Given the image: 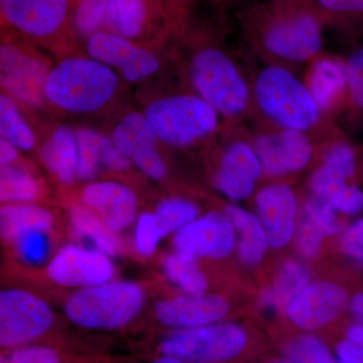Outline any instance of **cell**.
I'll return each mask as SVG.
<instances>
[{"mask_svg":"<svg viewBox=\"0 0 363 363\" xmlns=\"http://www.w3.org/2000/svg\"><path fill=\"white\" fill-rule=\"evenodd\" d=\"M100 159H101V166L108 171L116 172V173H123L130 168L131 162L123 152L117 149L116 145L111 138L106 136H102L101 152H100Z\"/></svg>","mask_w":363,"mask_h":363,"instance_id":"7bdbcfd3","label":"cell"},{"mask_svg":"<svg viewBox=\"0 0 363 363\" xmlns=\"http://www.w3.org/2000/svg\"><path fill=\"white\" fill-rule=\"evenodd\" d=\"M346 87L345 66L340 62L323 59L313 66L309 90L320 108H327L333 104Z\"/></svg>","mask_w":363,"mask_h":363,"instance_id":"484cf974","label":"cell"},{"mask_svg":"<svg viewBox=\"0 0 363 363\" xmlns=\"http://www.w3.org/2000/svg\"><path fill=\"white\" fill-rule=\"evenodd\" d=\"M350 308L353 316L359 321L363 317V292L357 293L350 298Z\"/></svg>","mask_w":363,"mask_h":363,"instance_id":"7dc6e473","label":"cell"},{"mask_svg":"<svg viewBox=\"0 0 363 363\" xmlns=\"http://www.w3.org/2000/svg\"><path fill=\"white\" fill-rule=\"evenodd\" d=\"M322 6L335 11L345 13H362L363 0H320Z\"/></svg>","mask_w":363,"mask_h":363,"instance_id":"f6af8a7d","label":"cell"},{"mask_svg":"<svg viewBox=\"0 0 363 363\" xmlns=\"http://www.w3.org/2000/svg\"><path fill=\"white\" fill-rule=\"evenodd\" d=\"M54 216L45 208L37 205L6 204L0 210V231L11 243L20 234L30 230L51 231Z\"/></svg>","mask_w":363,"mask_h":363,"instance_id":"d4e9b609","label":"cell"},{"mask_svg":"<svg viewBox=\"0 0 363 363\" xmlns=\"http://www.w3.org/2000/svg\"><path fill=\"white\" fill-rule=\"evenodd\" d=\"M111 259L94 248L70 243L55 253L45 271L56 285L80 290L112 281L116 266Z\"/></svg>","mask_w":363,"mask_h":363,"instance_id":"ba28073f","label":"cell"},{"mask_svg":"<svg viewBox=\"0 0 363 363\" xmlns=\"http://www.w3.org/2000/svg\"><path fill=\"white\" fill-rule=\"evenodd\" d=\"M198 260L174 252L162 262L164 276L184 293H205L208 279L198 266Z\"/></svg>","mask_w":363,"mask_h":363,"instance_id":"f1b7e54d","label":"cell"},{"mask_svg":"<svg viewBox=\"0 0 363 363\" xmlns=\"http://www.w3.org/2000/svg\"><path fill=\"white\" fill-rule=\"evenodd\" d=\"M345 72L351 101L363 111V48L350 55L345 64Z\"/></svg>","mask_w":363,"mask_h":363,"instance_id":"60d3db41","label":"cell"},{"mask_svg":"<svg viewBox=\"0 0 363 363\" xmlns=\"http://www.w3.org/2000/svg\"><path fill=\"white\" fill-rule=\"evenodd\" d=\"M0 1H1V4H4V1H6V0H0Z\"/></svg>","mask_w":363,"mask_h":363,"instance_id":"816d5d0a","label":"cell"},{"mask_svg":"<svg viewBox=\"0 0 363 363\" xmlns=\"http://www.w3.org/2000/svg\"><path fill=\"white\" fill-rule=\"evenodd\" d=\"M248 346L250 335L240 325L217 322L169 332L157 350L188 363H230L242 357Z\"/></svg>","mask_w":363,"mask_h":363,"instance_id":"3957f363","label":"cell"},{"mask_svg":"<svg viewBox=\"0 0 363 363\" xmlns=\"http://www.w3.org/2000/svg\"><path fill=\"white\" fill-rule=\"evenodd\" d=\"M55 324L51 306L23 289H6L0 293V346L9 350L33 344Z\"/></svg>","mask_w":363,"mask_h":363,"instance_id":"52a82bcc","label":"cell"},{"mask_svg":"<svg viewBox=\"0 0 363 363\" xmlns=\"http://www.w3.org/2000/svg\"><path fill=\"white\" fill-rule=\"evenodd\" d=\"M264 363H290L286 362V360H272V362H264Z\"/></svg>","mask_w":363,"mask_h":363,"instance_id":"681fc988","label":"cell"},{"mask_svg":"<svg viewBox=\"0 0 363 363\" xmlns=\"http://www.w3.org/2000/svg\"><path fill=\"white\" fill-rule=\"evenodd\" d=\"M81 199L113 233L130 227L136 219L138 199L128 186L116 181H97L83 189Z\"/></svg>","mask_w":363,"mask_h":363,"instance_id":"9a60e30c","label":"cell"},{"mask_svg":"<svg viewBox=\"0 0 363 363\" xmlns=\"http://www.w3.org/2000/svg\"><path fill=\"white\" fill-rule=\"evenodd\" d=\"M72 233L79 240L87 243L86 247L116 257L121 255V243L116 233L111 231L92 210L83 205L72 208L69 214Z\"/></svg>","mask_w":363,"mask_h":363,"instance_id":"cb8c5ba5","label":"cell"},{"mask_svg":"<svg viewBox=\"0 0 363 363\" xmlns=\"http://www.w3.org/2000/svg\"><path fill=\"white\" fill-rule=\"evenodd\" d=\"M150 363H188L179 358L169 357V355L159 354L154 359L150 360Z\"/></svg>","mask_w":363,"mask_h":363,"instance_id":"c3c4849f","label":"cell"},{"mask_svg":"<svg viewBox=\"0 0 363 363\" xmlns=\"http://www.w3.org/2000/svg\"><path fill=\"white\" fill-rule=\"evenodd\" d=\"M40 192V182L26 169L13 166L0 169V200L4 204H26Z\"/></svg>","mask_w":363,"mask_h":363,"instance_id":"f546056e","label":"cell"},{"mask_svg":"<svg viewBox=\"0 0 363 363\" xmlns=\"http://www.w3.org/2000/svg\"><path fill=\"white\" fill-rule=\"evenodd\" d=\"M166 238L156 214L143 212L136 219L133 243L138 255L150 257L157 252L162 238Z\"/></svg>","mask_w":363,"mask_h":363,"instance_id":"8d00e7d4","label":"cell"},{"mask_svg":"<svg viewBox=\"0 0 363 363\" xmlns=\"http://www.w3.org/2000/svg\"><path fill=\"white\" fill-rule=\"evenodd\" d=\"M191 78L203 99L215 111L236 116L247 107V86L223 52L207 49L196 55L191 66Z\"/></svg>","mask_w":363,"mask_h":363,"instance_id":"8992f818","label":"cell"},{"mask_svg":"<svg viewBox=\"0 0 363 363\" xmlns=\"http://www.w3.org/2000/svg\"><path fill=\"white\" fill-rule=\"evenodd\" d=\"M40 161L45 168L63 184L77 179L78 145L76 131L60 126L42 145Z\"/></svg>","mask_w":363,"mask_h":363,"instance_id":"44dd1931","label":"cell"},{"mask_svg":"<svg viewBox=\"0 0 363 363\" xmlns=\"http://www.w3.org/2000/svg\"><path fill=\"white\" fill-rule=\"evenodd\" d=\"M145 302L143 286L130 281H109L80 289L64 305L69 321L80 328L111 331L135 319Z\"/></svg>","mask_w":363,"mask_h":363,"instance_id":"6da1fadb","label":"cell"},{"mask_svg":"<svg viewBox=\"0 0 363 363\" xmlns=\"http://www.w3.org/2000/svg\"><path fill=\"white\" fill-rule=\"evenodd\" d=\"M255 206L269 245L281 248L288 245L297 223L298 203L292 189L284 184L267 186L257 194Z\"/></svg>","mask_w":363,"mask_h":363,"instance_id":"2e32d148","label":"cell"},{"mask_svg":"<svg viewBox=\"0 0 363 363\" xmlns=\"http://www.w3.org/2000/svg\"><path fill=\"white\" fill-rule=\"evenodd\" d=\"M69 0H6L2 16L9 25L33 37H47L61 28Z\"/></svg>","mask_w":363,"mask_h":363,"instance_id":"ffe728a7","label":"cell"},{"mask_svg":"<svg viewBox=\"0 0 363 363\" xmlns=\"http://www.w3.org/2000/svg\"><path fill=\"white\" fill-rule=\"evenodd\" d=\"M0 133L1 138L13 145L18 150H30L35 138L28 124L23 118L18 107L7 95L0 97Z\"/></svg>","mask_w":363,"mask_h":363,"instance_id":"4dcf8cb0","label":"cell"},{"mask_svg":"<svg viewBox=\"0 0 363 363\" xmlns=\"http://www.w3.org/2000/svg\"><path fill=\"white\" fill-rule=\"evenodd\" d=\"M224 214L238 234V253L245 266H257L269 248V238L259 217L238 205H228Z\"/></svg>","mask_w":363,"mask_h":363,"instance_id":"7402d4cb","label":"cell"},{"mask_svg":"<svg viewBox=\"0 0 363 363\" xmlns=\"http://www.w3.org/2000/svg\"><path fill=\"white\" fill-rule=\"evenodd\" d=\"M76 135L78 145L77 179L92 180L102 167L100 152L104 135L87 128L76 130Z\"/></svg>","mask_w":363,"mask_h":363,"instance_id":"836d02e7","label":"cell"},{"mask_svg":"<svg viewBox=\"0 0 363 363\" xmlns=\"http://www.w3.org/2000/svg\"><path fill=\"white\" fill-rule=\"evenodd\" d=\"M145 117L162 142L184 147L213 133L217 111L202 97L179 95L150 104Z\"/></svg>","mask_w":363,"mask_h":363,"instance_id":"5b68a950","label":"cell"},{"mask_svg":"<svg viewBox=\"0 0 363 363\" xmlns=\"http://www.w3.org/2000/svg\"><path fill=\"white\" fill-rule=\"evenodd\" d=\"M116 73L92 58H72L50 72L45 98L63 111L74 113L96 111L116 93Z\"/></svg>","mask_w":363,"mask_h":363,"instance_id":"7a4b0ae2","label":"cell"},{"mask_svg":"<svg viewBox=\"0 0 363 363\" xmlns=\"http://www.w3.org/2000/svg\"><path fill=\"white\" fill-rule=\"evenodd\" d=\"M236 245V233L226 215L210 212L177 231L175 252L191 259H220L228 257Z\"/></svg>","mask_w":363,"mask_h":363,"instance_id":"9c48e42d","label":"cell"},{"mask_svg":"<svg viewBox=\"0 0 363 363\" xmlns=\"http://www.w3.org/2000/svg\"><path fill=\"white\" fill-rule=\"evenodd\" d=\"M337 358L346 363H363V325H351L336 344Z\"/></svg>","mask_w":363,"mask_h":363,"instance_id":"ab89813d","label":"cell"},{"mask_svg":"<svg viewBox=\"0 0 363 363\" xmlns=\"http://www.w3.org/2000/svg\"><path fill=\"white\" fill-rule=\"evenodd\" d=\"M87 52L91 58L119 68L123 77L131 82L149 77L159 69L155 55L111 33L91 35Z\"/></svg>","mask_w":363,"mask_h":363,"instance_id":"5bb4252c","label":"cell"},{"mask_svg":"<svg viewBox=\"0 0 363 363\" xmlns=\"http://www.w3.org/2000/svg\"><path fill=\"white\" fill-rule=\"evenodd\" d=\"M262 171L255 150L245 143H233L222 157L215 186L229 199L240 201L252 194Z\"/></svg>","mask_w":363,"mask_h":363,"instance_id":"ac0fdd59","label":"cell"},{"mask_svg":"<svg viewBox=\"0 0 363 363\" xmlns=\"http://www.w3.org/2000/svg\"><path fill=\"white\" fill-rule=\"evenodd\" d=\"M117 149L152 180L167 175V166L157 149V135L147 117L130 112L117 124L112 135Z\"/></svg>","mask_w":363,"mask_h":363,"instance_id":"7c38bea8","label":"cell"},{"mask_svg":"<svg viewBox=\"0 0 363 363\" xmlns=\"http://www.w3.org/2000/svg\"><path fill=\"white\" fill-rule=\"evenodd\" d=\"M18 157V150L4 138L0 140V164L4 167L13 166Z\"/></svg>","mask_w":363,"mask_h":363,"instance_id":"bcb514c9","label":"cell"},{"mask_svg":"<svg viewBox=\"0 0 363 363\" xmlns=\"http://www.w3.org/2000/svg\"><path fill=\"white\" fill-rule=\"evenodd\" d=\"M49 74L42 60L26 54L16 45H1L0 78L2 87L18 101L30 106L42 104Z\"/></svg>","mask_w":363,"mask_h":363,"instance_id":"8fae6325","label":"cell"},{"mask_svg":"<svg viewBox=\"0 0 363 363\" xmlns=\"http://www.w3.org/2000/svg\"><path fill=\"white\" fill-rule=\"evenodd\" d=\"M11 245L18 259L28 266L44 264L51 252L49 231H26L14 238Z\"/></svg>","mask_w":363,"mask_h":363,"instance_id":"e575fe53","label":"cell"},{"mask_svg":"<svg viewBox=\"0 0 363 363\" xmlns=\"http://www.w3.org/2000/svg\"><path fill=\"white\" fill-rule=\"evenodd\" d=\"M283 352L285 359L290 363H335L337 360L327 344L311 332L289 339Z\"/></svg>","mask_w":363,"mask_h":363,"instance_id":"1f68e13d","label":"cell"},{"mask_svg":"<svg viewBox=\"0 0 363 363\" xmlns=\"http://www.w3.org/2000/svg\"><path fill=\"white\" fill-rule=\"evenodd\" d=\"M344 252L351 259L363 262V218L353 222L343 236Z\"/></svg>","mask_w":363,"mask_h":363,"instance_id":"ee69618b","label":"cell"},{"mask_svg":"<svg viewBox=\"0 0 363 363\" xmlns=\"http://www.w3.org/2000/svg\"><path fill=\"white\" fill-rule=\"evenodd\" d=\"M0 363H64L61 353L52 346L28 344L4 350Z\"/></svg>","mask_w":363,"mask_h":363,"instance_id":"f35d334b","label":"cell"},{"mask_svg":"<svg viewBox=\"0 0 363 363\" xmlns=\"http://www.w3.org/2000/svg\"><path fill=\"white\" fill-rule=\"evenodd\" d=\"M255 152L266 173L281 176L305 168L313 150L303 131L286 130L259 138Z\"/></svg>","mask_w":363,"mask_h":363,"instance_id":"e0dca14e","label":"cell"},{"mask_svg":"<svg viewBox=\"0 0 363 363\" xmlns=\"http://www.w3.org/2000/svg\"><path fill=\"white\" fill-rule=\"evenodd\" d=\"M112 0H80L74 23L79 33L92 35L105 23L107 11Z\"/></svg>","mask_w":363,"mask_h":363,"instance_id":"74e56055","label":"cell"},{"mask_svg":"<svg viewBox=\"0 0 363 363\" xmlns=\"http://www.w3.org/2000/svg\"><path fill=\"white\" fill-rule=\"evenodd\" d=\"M295 233L298 252L307 259L316 257L327 236L323 227L306 206L301 212Z\"/></svg>","mask_w":363,"mask_h":363,"instance_id":"d590c367","label":"cell"},{"mask_svg":"<svg viewBox=\"0 0 363 363\" xmlns=\"http://www.w3.org/2000/svg\"><path fill=\"white\" fill-rule=\"evenodd\" d=\"M264 43L276 56L304 61L321 49V30L313 16L303 14L272 26Z\"/></svg>","mask_w":363,"mask_h":363,"instance_id":"d6986e66","label":"cell"},{"mask_svg":"<svg viewBox=\"0 0 363 363\" xmlns=\"http://www.w3.org/2000/svg\"><path fill=\"white\" fill-rule=\"evenodd\" d=\"M255 93L262 111L286 130L304 131L319 118L320 107L310 90L281 67L259 74Z\"/></svg>","mask_w":363,"mask_h":363,"instance_id":"277c9868","label":"cell"},{"mask_svg":"<svg viewBox=\"0 0 363 363\" xmlns=\"http://www.w3.org/2000/svg\"><path fill=\"white\" fill-rule=\"evenodd\" d=\"M309 272L304 264L295 260L286 262L279 269L274 285L264 293L262 302L267 307L286 309L309 284Z\"/></svg>","mask_w":363,"mask_h":363,"instance_id":"4316f807","label":"cell"},{"mask_svg":"<svg viewBox=\"0 0 363 363\" xmlns=\"http://www.w3.org/2000/svg\"><path fill=\"white\" fill-rule=\"evenodd\" d=\"M350 303V295L343 286L329 281H314L294 298L286 313L298 329L312 332L338 319Z\"/></svg>","mask_w":363,"mask_h":363,"instance_id":"30bf717a","label":"cell"},{"mask_svg":"<svg viewBox=\"0 0 363 363\" xmlns=\"http://www.w3.org/2000/svg\"><path fill=\"white\" fill-rule=\"evenodd\" d=\"M229 311L225 298L211 294L184 293L159 301L155 306V316L167 328H194L221 322Z\"/></svg>","mask_w":363,"mask_h":363,"instance_id":"4fadbf2b","label":"cell"},{"mask_svg":"<svg viewBox=\"0 0 363 363\" xmlns=\"http://www.w3.org/2000/svg\"><path fill=\"white\" fill-rule=\"evenodd\" d=\"M147 18L143 0H112L105 18V25L111 33L133 39L142 32Z\"/></svg>","mask_w":363,"mask_h":363,"instance_id":"83f0119b","label":"cell"},{"mask_svg":"<svg viewBox=\"0 0 363 363\" xmlns=\"http://www.w3.org/2000/svg\"><path fill=\"white\" fill-rule=\"evenodd\" d=\"M325 199L336 212L357 215L363 211V191L355 185L348 184Z\"/></svg>","mask_w":363,"mask_h":363,"instance_id":"b9f144b4","label":"cell"},{"mask_svg":"<svg viewBox=\"0 0 363 363\" xmlns=\"http://www.w3.org/2000/svg\"><path fill=\"white\" fill-rule=\"evenodd\" d=\"M335 363H346V362H342V360H340V359H339V358H337V360H336Z\"/></svg>","mask_w":363,"mask_h":363,"instance_id":"f907efd6","label":"cell"},{"mask_svg":"<svg viewBox=\"0 0 363 363\" xmlns=\"http://www.w3.org/2000/svg\"><path fill=\"white\" fill-rule=\"evenodd\" d=\"M199 210L194 203L182 198H168L157 204V220L164 234L176 233L184 226L198 218Z\"/></svg>","mask_w":363,"mask_h":363,"instance_id":"d6a6232c","label":"cell"},{"mask_svg":"<svg viewBox=\"0 0 363 363\" xmlns=\"http://www.w3.org/2000/svg\"><path fill=\"white\" fill-rule=\"evenodd\" d=\"M357 169L354 150L346 143H340L329 150L324 164L312 178L314 195L327 198L348 185Z\"/></svg>","mask_w":363,"mask_h":363,"instance_id":"603a6c76","label":"cell"}]
</instances>
